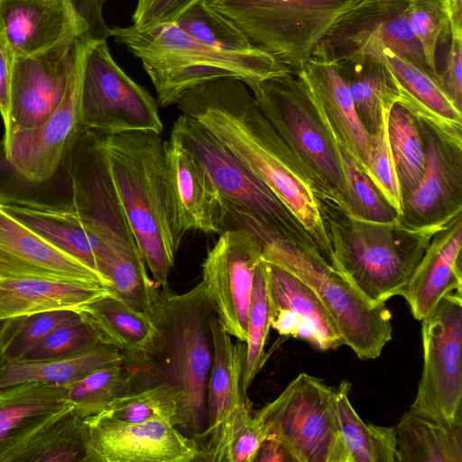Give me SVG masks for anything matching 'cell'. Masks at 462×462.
<instances>
[{
	"mask_svg": "<svg viewBox=\"0 0 462 462\" xmlns=\"http://www.w3.org/2000/svg\"><path fill=\"white\" fill-rule=\"evenodd\" d=\"M176 105L181 114L203 125L283 202L323 258L337 270L321 204L309 175L247 87L235 78L211 79L184 92Z\"/></svg>",
	"mask_w": 462,
	"mask_h": 462,
	"instance_id": "obj_1",
	"label": "cell"
},
{
	"mask_svg": "<svg viewBox=\"0 0 462 462\" xmlns=\"http://www.w3.org/2000/svg\"><path fill=\"white\" fill-rule=\"evenodd\" d=\"M217 317L203 282L183 293L162 290L153 319L160 332V351L144 374L141 388L164 383L179 402L176 427L198 444L207 428V389L214 357L211 328Z\"/></svg>",
	"mask_w": 462,
	"mask_h": 462,
	"instance_id": "obj_2",
	"label": "cell"
},
{
	"mask_svg": "<svg viewBox=\"0 0 462 462\" xmlns=\"http://www.w3.org/2000/svg\"><path fill=\"white\" fill-rule=\"evenodd\" d=\"M94 133L152 279L169 289L180 241L167 207L163 140L152 132Z\"/></svg>",
	"mask_w": 462,
	"mask_h": 462,
	"instance_id": "obj_3",
	"label": "cell"
},
{
	"mask_svg": "<svg viewBox=\"0 0 462 462\" xmlns=\"http://www.w3.org/2000/svg\"><path fill=\"white\" fill-rule=\"evenodd\" d=\"M111 37L139 59L150 78L159 106L177 103L189 88L218 78L244 84L288 72L270 53L226 51L203 43L176 22L142 30L134 25L111 28Z\"/></svg>",
	"mask_w": 462,
	"mask_h": 462,
	"instance_id": "obj_4",
	"label": "cell"
},
{
	"mask_svg": "<svg viewBox=\"0 0 462 462\" xmlns=\"http://www.w3.org/2000/svg\"><path fill=\"white\" fill-rule=\"evenodd\" d=\"M321 211L337 269L374 304L401 296L433 236L452 220L413 227L400 218L381 223L329 207Z\"/></svg>",
	"mask_w": 462,
	"mask_h": 462,
	"instance_id": "obj_5",
	"label": "cell"
},
{
	"mask_svg": "<svg viewBox=\"0 0 462 462\" xmlns=\"http://www.w3.org/2000/svg\"><path fill=\"white\" fill-rule=\"evenodd\" d=\"M245 85L305 169L321 208L348 213L339 146L303 80L285 72Z\"/></svg>",
	"mask_w": 462,
	"mask_h": 462,
	"instance_id": "obj_6",
	"label": "cell"
},
{
	"mask_svg": "<svg viewBox=\"0 0 462 462\" xmlns=\"http://www.w3.org/2000/svg\"><path fill=\"white\" fill-rule=\"evenodd\" d=\"M170 136L190 151L205 167L226 204L230 224L236 223L235 227L246 228L262 239H281L320 254L283 202L203 125L181 114Z\"/></svg>",
	"mask_w": 462,
	"mask_h": 462,
	"instance_id": "obj_7",
	"label": "cell"
},
{
	"mask_svg": "<svg viewBox=\"0 0 462 462\" xmlns=\"http://www.w3.org/2000/svg\"><path fill=\"white\" fill-rule=\"evenodd\" d=\"M364 0H206L255 47L298 75L330 29Z\"/></svg>",
	"mask_w": 462,
	"mask_h": 462,
	"instance_id": "obj_8",
	"label": "cell"
},
{
	"mask_svg": "<svg viewBox=\"0 0 462 462\" xmlns=\"http://www.w3.org/2000/svg\"><path fill=\"white\" fill-rule=\"evenodd\" d=\"M263 260L291 273L308 285L336 323L345 346L362 360L379 357L392 339V314L385 303L369 301L316 251L266 238Z\"/></svg>",
	"mask_w": 462,
	"mask_h": 462,
	"instance_id": "obj_9",
	"label": "cell"
},
{
	"mask_svg": "<svg viewBox=\"0 0 462 462\" xmlns=\"http://www.w3.org/2000/svg\"><path fill=\"white\" fill-rule=\"evenodd\" d=\"M266 437L279 440L295 462H349L336 409V389L299 374L254 415Z\"/></svg>",
	"mask_w": 462,
	"mask_h": 462,
	"instance_id": "obj_10",
	"label": "cell"
},
{
	"mask_svg": "<svg viewBox=\"0 0 462 462\" xmlns=\"http://www.w3.org/2000/svg\"><path fill=\"white\" fill-rule=\"evenodd\" d=\"M158 102L116 62L107 42H88L82 58L79 116L85 131L105 134L152 132L163 123Z\"/></svg>",
	"mask_w": 462,
	"mask_h": 462,
	"instance_id": "obj_11",
	"label": "cell"
},
{
	"mask_svg": "<svg viewBox=\"0 0 462 462\" xmlns=\"http://www.w3.org/2000/svg\"><path fill=\"white\" fill-rule=\"evenodd\" d=\"M423 365L410 410L462 425V291L445 295L421 320Z\"/></svg>",
	"mask_w": 462,
	"mask_h": 462,
	"instance_id": "obj_12",
	"label": "cell"
},
{
	"mask_svg": "<svg viewBox=\"0 0 462 462\" xmlns=\"http://www.w3.org/2000/svg\"><path fill=\"white\" fill-rule=\"evenodd\" d=\"M88 42L72 32L48 49L15 57L4 144L17 133L41 126L56 111Z\"/></svg>",
	"mask_w": 462,
	"mask_h": 462,
	"instance_id": "obj_13",
	"label": "cell"
},
{
	"mask_svg": "<svg viewBox=\"0 0 462 462\" xmlns=\"http://www.w3.org/2000/svg\"><path fill=\"white\" fill-rule=\"evenodd\" d=\"M407 3L408 0H364L330 29L312 57L337 62L386 47L439 81L407 22Z\"/></svg>",
	"mask_w": 462,
	"mask_h": 462,
	"instance_id": "obj_14",
	"label": "cell"
},
{
	"mask_svg": "<svg viewBox=\"0 0 462 462\" xmlns=\"http://www.w3.org/2000/svg\"><path fill=\"white\" fill-rule=\"evenodd\" d=\"M263 241L255 233L233 227L219 235L202 263V282L219 322L237 340L246 342L248 314Z\"/></svg>",
	"mask_w": 462,
	"mask_h": 462,
	"instance_id": "obj_15",
	"label": "cell"
},
{
	"mask_svg": "<svg viewBox=\"0 0 462 462\" xmlns=\"http://www.w3.org/2000/svg\"><path fill=\"white\" fill-rule=\"evenodd\" d=\"M84 462L199 461L197 442L168 420L125 422L97 414L82 420Z\"/></svg>",
	"mask_w": 462,
	"mask_h": 462,
	"instance_id": "obj_16",
	"label": "cell"
},
{
	"mask_svg": "<svg viewBox=\"0 0 462 462\" xmlns=\"http://www.w3.org/2000/svg\"><path fill=\"white\" fill-rule=\"evenodd\" d=\"M165 192L171 226L180 241L187 232L218 234L231 228L229 210L196 156L170 136L163 141Z\"/></svg>",
	"mask_w": 462,
	"mask_h": 462,
	"instance_id": "obj_17",
	"label": "cell"
},
{
	"mask_svg": "<svg viewBox=\"0 0 462 462\" xmlns=\"http://www.w3.org/2000/svg\"><path fill=\"white\" fill-rule=\"evenodd\" d=\"M420 128L424 172L418 186L402 199L399 217L413 227L443 225L462 213V146L425 122L420 121Z\"/></svg>",
	"mask_w": 462,
	"mask_h": 462,
	"instance_id": "obj_18",
	"label": "cell"
},
{
	"mask_svg": "<svg viewBox=\"0 0 462 462\" xmlns=\"http://www.w3.org/2000/svg\"><path fill=\"white\" fill-rule=\"evenodd\" d=\"M0 277L87 283L110 291L108 281L97 271L51 244L1 204Z\"/></svg>",
	"mask_w": 462,
	"mask_h": 462,
	"instance_id": "obj_19",
	"label": "cell"
},
{
	"mask_svg": "<svg viewBox=\"0 0 462 462\" xmlns=\"http://www.w3.org/2000/svg\"><path fill=\"white\" fill-rule=\"evenodd\" d=\"M82 58L83 54L62 102L51 116L37 128L14 134L4 144L10 163L31 180L42 182L51 179L85 131L79 116Z\"/></svg>",
	"mask_w": 462,
	"mask_h": 462,
	"instance_id": "obj_20",
	"label": "cell"
},
{
	"mask_svg": "<svg viewBox=\"0 0 462 462\" xmlns=\"http://www.w3.org/2000/svg\"><path fill=\"white\" fill-rule=\"evenodd\" d=\"M214 357L207 389V428L198 442L202 460L217 444L238 414L248 408L242 389L246 346L232 340L216 317L211 323Z\"/></svg>",
	"mask_w": 462,
	"mask_h": 462,
	"instance_id": "obj_21",
	"label": "cell"
},
{
	"mask_svg": "<svg viewBox=\"0 0 462 462\" xmlns=\"http://www.w3.org/2000/svg\"><path fill=\"white\" fill-rule=\"evenodd\" d=\"M99 340L117 348L134 381L146 374L160 351V332L154 319L111 293L78 310Z\"/></svg>",
	"mask_w": 462,
	"mask_h": 462,
	"instance_id": "obj_22",
	"label": "cell"
},
{
	"mask_svg": "<svg viewBox=\"0 0 462 462\" xmlns=\"http://www.w3.org/2000/svg\"><path fill=\"white\" fill-rule=\"evenodd\" d=\"M297 76L305 83L339 148L365 174L372 135L359 120L337 64L311 57Z\"/></svg>",
	"mask_w": 462,
	"mask_h": 462,
	"instance_id": "obj_23",
	"label": "cell"
},
{
	"mask_svg": "<svg viewBox=\"0 0 462 462\" xmlns=\"http://www.w3.org/2000/svg\"><path fill=\"white\" fill-rule=\"evenodd\" d=\"M462 213L431 238L401 296L413 318L422 320L439 301L453 291H462Z\"/></svg>",
	"mask_w": 462,
	"mask_h": 462,
	"instance_id": "obj_24",
	"label": "cell"
},
{
	"mask_svg": "<svg viewBox=\"0 0 462 462\" xmlns=\"http://www.w3.org/2000/svg\"><path fill=\"white\" fill-rule=\"evenodd\" d=\"M73 409L67 386L24 382L0 388V462L56 415Z\"/></svg>",
	"mask_w": 462,
	"mask_h": 462,
	"instance_id": "obj_25",
	"label": "cell"
},
{
	"mask_svg": "<svg viewBox=\"0 0 462 462\" xmlns=\"http://www.w3.org/2000/svg\"><path fill=\"white\" fill-rule=\"evenodd\" d=\"M72 32L82 35L65 0H0V34L14 57L48 49Z\"/></svg>",
	"mask_w": 462,
	"mask_h": 462,
	"instance_id": "obj_26",
	"label": "cell"
},
{
	"mask_svg": "<svg viewBox=\"0 0 462 462\" xmlns=\"http://www.w3.org/2000/svg\"><path fill=\"white\" fill-rule=\"evenodd\" d=\"M370 54L381 56L393 74L400 93L398 104L462 146V111L448 98L439 81L389 48L381 47Z\"/></svg>",
	"mask_w": 462,
	"mask_h": 462,
	"instance_id": "obj_27",
	"label": "cell"
},
{
	"mask_svg": "<svg viewBox=\"0 0 462 462\" xmlns=\"http://www.w3.org/2000/svg\"><path fill=\"white\" fill-rule=\"evenodd\" d=\"M264 262L270 307L287 310L297 319V338L323 351L345 346L336 323L315 292L291 273Z\"/></svg>",
	"mask_w": 462,
	"mask_h": 462,
	"instance_id": "obj_28",
	"label": "cell"
},
{
	"mask_svg": "<svg viewBox=\"0 0 462 462\" xmlns=\"http://www.w3.org/2000/svg\"><path fill=\"white\" fill-rule=\"evenodd\" d=\"M108 293V289L93 284L0 277V320L49 310H78Z\"/></svg>",
	"mask_w": 462,
	"mask_h": 462,
	"instance_id": "obj_29",
	"label": "cell"
},
{
	"mask_svg": "<svg viewBox=\"0 0 462 462\" xmlns=\"http://www.w3.org/2000/svg\"><path fill=\"white\" fill-rule=\"evenodd\" d=\"M356 112L369 134L380 127L383 110L399 100L397 81L378 54L361 53L335 62Z\"/></svg>",
	"mask_w": 462,
	"mask_h": 462,
	"instance_id": "obj_30",
	"label": "cell"
},
{
	"mask_svg": "<svg viewBox=\"0 0 462 462\" xmlns=\"http://www.w3.org/2000/svg\"><path fill=\"white\" fill-rule=\"evenodd\" d=\"M1 206L51 244L96 271L98 260L110 249L72 209L47 210L13 205Z\"/></svg>",
	"mask_w": 462,
	"mask_h": 462,
	"instance_id": "obj_31",
	"label": "cell"
},
{
	"mask_svg": "<svg viewBox=\"0 0 462 462\" xmlns=\"http://www.w3.org/2000/svg\"><path fill=\"white\" fill-rule=\"evenodd\" d=\"M397 462H462V425L407 411L394 426Z\"/></svg>",
	"mask_w": 462,
	"mask_h": 462,
	"instance_id": "obj_32",
	"label": "cell"
},
{
	"mask_svg": "<svg viewBox=\"0 0 462 462\" xmlns=\"http://www.w3.org/2000/svg\"><path fill=\"white\" fill-rule=\"evenodd\" d=\"M119 364L124 365L119 350L104 343L66 358L7 362L0 372V388L24 382L68 386L98 368Z\"/></svg>",
	"mask_w": 462,
	"mask_h": 462,
	"instance_id": "obj_33",
	"label": "cell"
},
{
	"mask_svg": "<svg viewBox=\"0 0 462 462\" xmlns=\"http://www.w3.org/2000/svg\"><path fill=\"white\" fill-rule=\"evenodd\" d=\"M0 204L35 209L71 210L72 188L67 156L51 179L37 182L17 171L5 155L3 140L0 141Z\"/></svg>",
	"mask_w": 462,
	"mask_h": 462,
	"instance_id": "obj_34",
	"label": "cell"
},
{
	"mask_svg": "<svg viewBox=\"0 0 462 462\" xmlns=\"http://www.w3.org/2000/svg\"><path fill=\"white\" fill-rule=\"evenodd\" d=\"M351 383L336 389V409L349 462H397L394 427L365 422L349 400Z\"/></svg>",
	"mask_w": 462,
	"mask_h": 462,
	"instance_id": "obj_35",
	"label": "cell"
},
{
	"mask_svg": "<svg viewBox=\"0 0 462 462\" xmlns=\"http://www.w3.org/2000/svg\"><path fill=\"white\" fill-rule=\"evenodd\" d=\"M84 458L82 419L70 409L35 432L10 462H84Z\"/></svg>",
	"mask_w": 462,
	"mask_h": 462,
	"instance_id": "obj_36",
	"label": "cell"
},
{
	"mask_svg": "<svg viewBox=\"0 0 462 462\" xmlns=\"http://www.w3.org/2000/svg\"><path fill=\"white\" fill-rule=\"evenodd\" d=\"M387 133L403 199L418 186L424 172L425 147L420 121L396 103L389 113Z\"/></svg>",
	"mask_w": 462,
	"mask_h": 462,
	"instance_id": "obj_37",
	"label": "cell"
},
{
	"mask_svg": "<svg viewBox=\"0 0 462 462\" xmlns=\"http://www.w3.org/2000/svg\"><path fill=\"white\" fill-rule=\"evenodd\" d=\"M134 376L125 365H108L68 385L67 400L83 420L100 413L116 399L134 391Z\"/></svg>",
	"mask_w": 462,
	"mask_h": 462,
	"instance_id": "obj_38",
	"label": "cell"
},
{
	"mask_svg": "<svg viewBox=\"0 0 462 462\" xmlns=\"http://www.w3.org/2000/svg\"><path fill=\"white\" fill-rule=\"evenodd\" d=\"M178 410L176 393L169 385L161 383L117 398L98 414L131 423L168 420L176 426Z\"/></svg>",
	"mask_w": 462,
	"mask_h": 462,
	"instance_id": "obj_39",
	"label": "cell"
},
{
	"mask_svg": "<svg viewBox=\"0 0 462 462\" xmlns=\"http://www.w3.org/2000/svg\"><path fill=\"white\" fill-rule=\"evenodd\" d=\"M270 298L264 260L257 268L248 314L246 354L242 389L246 393L266 359L265 343L270 330Z\"/></svg>",
	"mask_w": 462,
	"mask_h": 462,
	"instance_id": "obj_40",
	"label": "cell"
},
{
	"mask_svg": "<svg viewBox=\"0 0 462 462\" xmlns=\"http://www.w3.org/2000/svg\"><path fill=\"white\" fill-rule=\"evenodd\" d=\"M405 15L429 66L439 75L437 51L449 42L452 33L448 1L408 0Z\"/></svg>",
	"mask_w": 462,
	"mask_h": 462,
	"instance_id": "obj_41",
	"label": "cell"
},
{
	"mask_svg": "<svg viewBox=\"0 0 462 462\" xmlns=\"http://www.w3.org/2000/svg\"><path fill=\"white\" fill-rule=\"evenodd\" d=\"M198 41L226 51H249L256 49L226 18L201 0L176 21Z\"/></svg>",
	"mask_w": 462,
	"mask_h": 462,
	"instance_id": "obj_42",
	"label": "cell"
},
{
	"mask_svg": "<svg viewBox=\"0 0 462 462\" xmlns=\"http://www.w3.org/2000/svg\"><path fill=\"white\" fill-rule=\"evenodd\" d=\"M340 150L348 214L372 222H392L400 217L396 209L378 190L354 160Z\"/></svg>",
	"mask_w": 462,
	"mask_h": 462,
	"instance_id": "obj_43",
	"label": "cell"
},
{
	"mask_svg": "<svg viewBox=\"0 0 462 462\" xmlns=\"http://www.w3.org/2000/svg\"><path fill=\"white\" fill-rule=\"evenodd\" d=\"M392 107L387 106L383 108L380 127L372 135L365 174L401 216L402 198L387 133Z\"/></svg>",
	"mask_w": 462,
	"mask_h": 462,
	"instance_id": "obj_44",
	"label": "cell"
},
{
	"mask_svg": "<svg viewBox=\"0 0 462 462\" xmlns=\"http://www.w3.org/2000/svg\"><path fill=\"white\" fill-rule=\"evenodd\" d=\"M102 342L89 324L79 317L52 330L23 360L45 361L84 353Z\"/></svg>",
	"mask_w": 462,
	"mask_h": 462,
	"instance_id": "obj_45",
	"label": "cell"
},
{
	"mask_svg": "<svg viewBox=\"0 0 462 462\" xmlns=\"http://www.w3.org/2000/svg\"><path fill=\"white\" fill-rule=\"evenodd\" d=\"M79 317V310H56L14 318V332L5 349L7 362L23 360L52 330Z\"/></svg>",
	"mask_w": 462,
	"mask_h": 462,
	"instance_id": "obj_46",
	"label": "cell"
},
{
	"mask_svg": "<svg viewBox=\"0 0 462 462\" xmlns=\"http://www.w3.org/2000/svg\"><path fill=\"white\" fill-rule=\"evenodd\" d=\"M266 432L250 408L231 424L211 455V462H254Z\"/></svg>",
	"mask_w": 462,
	"mask_h": 462,
	"instance_id": "obj_47",
	"label": "cell"
},
{
	"mask_svg": "<svg viewBox=\"0 0 462 462\" xmlns=\"http://www.w3.org/2000/svg\"><path fill=\"white\" fill-rule=\"evenodd\" d=\"M201 0H137L132 16L133 25L145 30L175 22Z\"/></svg>",
	"mask_w": 462,
	"mask_h": 462,
	"instance_id": "obj_48",
	"label": "cell"
},
{
	"mask_svg": "<svg viewBox=\"0 0 462 462\" xmlns=\"http://www.w3.org/2000/svg\"><path fill=\"white\" fill-rule=\"evenodd\" d=\"M107 0H65L81 34L90 42L106 41L111 28L103 17Z\"/></svg>",
	"mask_w": 462,
	"mask_h": 462,
	"instance_id": "obj_49",
	"label": "cell"
},
{
	"mask_svg": "<svg viewBox=\"0 0 462 462\" xmlns=\"http://www.w3.org/2000/svg\"><path fill=\"white\" fill-rule=\"evenodd\" d=\"M445 65L439 71L440 86L457 109L462 111V33L452 32Z\"/></svg>",
	"mask_w": 462,
	"mask_h": 462,
	"instance_id": "obj_50",
	"label": "cell"
},
{
	"mask_svg": "<svg viewBox=\"0 0 462 462\" xmlns=\"http://www.w3.org/2000/svg\"><path fill=\"white\" fill-rule=\"evenodd\" d=\"M14 59L6 41L0 34V115L5 128L8 125L10 88Z\"/></svg>",
	"mask_w": 462,
	"mask_h": 462,
	"instance_id": "obj_51",
	"label": "cell"
},
{
	"mask_svg": "<svg viewBox=\"0 0 462 462\" xmlns=\"http://www.w3.org/2000/svg\"><path fill=\"white\" fill-rule=\"evenodd\" d=\"M254 461L295 462L293 457L283 444L270 436H267L262 442Z\"/></svg>",
	"mask_w": 462,
	"mask_h": 462,
	"instance_id": "obj_52",
	"label": "cell"
},
{
	"mask_svg": "<svg viewBox=\"0 0 462 462\" xmlns=\"http://www.w3.org/2000/svg\"><path fill=\"white\" fill-rule=\"evenodd\" d=\"M13 329L14 319L0 320V372L7 363L5 349L12 337Z\"/></svg>",
	"mask_w": 462,
	"mask_h": 462,
	"instance_id": "obj_53",
	"label": "cell"
},
{
	"mask_svg": "<svg viewBox=\"0 0 462 462\" xmlns=\"http://www.w3.org/2000/svg\"><path fill=\"white\" fill-rule=\"evenodd\" d=\"M452 32L462 33V0H447Z\"/></svg>",
	"mask_w": 462,
	"mask_h": 462,
	"instance_id": "obj_54",
	"label": "cell"
}]
</instances>
